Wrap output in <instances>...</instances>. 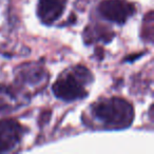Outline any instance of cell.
Listing matches in <instances>:
<instances>
[{"label": "cell", "instance_id": "277c9868", "mask_svg": "<svg viewBox=\"0 0 154 154\" xmlns=\"http://www.w3.org/2000/svg\"><path fill=\"white\" fill-rule=\"evenodd\" d=\"M98 12L105 19L116 24H124L136 12L135 5L126 0H103Z\"/></svg>", "mask_w": 154, "mask_h": 154}, {"label": "cell", "instance_id": "3957f363", "mask_svg": "<svg viewBox=\"0 0 154 154\" xmlns=\"http://www.w3.org/2000/svg\"><path fill=\"white\" fill-rule=\"evenodd\" d=\"M15 80L17 88L30 97L45 88L49 82V73L45 66L36 62L24 63L16 69Z\"/></svg>", "mask_w": 154, "mask_h": 154}, {"label": "cell", "instance_id": "8992f818", "mask_svg": "<svg viewBox=\"0 0 154 154\" xmlns=\"http://www.w3.org/2000/svg\"><path fill=\"white\" fill-rule=\"evenodd\" d=\"M29 101V96L17 87L0 85V113H11Z\"/></svg>", "mask_w": 154, "mask_h": 154}, {"label": "cell", "instance_id": "52a82bcc", "mask_svg": "<svg viewBox=\"0 0 154 154\" xmlns=\"http://www.w3.org/2000/svg\"><path fill=\"white\" fill-rule=\"evenodd\" d=\"M66 5V0H38L37 15L42 23L51 26L62 16Z\"/></svg>", "mask_w": 154, "mask_h": 154}, {"label": "cell", "instance_id": "ba28073f", "mask_svg": "<svg viewBox=\"0 0 154 154\" xmlns=\"http://www.w3.org/2000/svg\"><path fill=\"white\" fill-rule=\"evenodd\" d=\"M114 37L113 31L108 29L107 26H100V24H94V26H86V30L84 33V38L87 43L98 42H109Z\"/></svg>", "mask_w": 154, "mask_h": 154}, {"label": "cell", "instance_id": "7a4b0ae2", "mask_svg": "<svg viewBox=\"0 0 154 154\" xmlns=\"http://www.w3.org/2000/svg\"><path fill=\"white\" fill-rule=\"evenodd\" d=\"M93 79L92 73L88 68L80 64L75 66L58 77L52 91L57 98L71 103L88 96V87L93 82Z\"/></svg>", "mask_w": 154, "mask_h": 154}, {"label": "cell", "instance_id": "9c48e42d", "mask_svg": "<svg viewBox=\"0 0 154 154\" xmlns=\"http://www.w3.org/2000/svg\"><path fill=\"white\" fill-rule=\"evenodd\" d=\"M153 33H154V26H153V12L150 11L143 18V32L141 37L146 41L152 42L153 41Z\"/></svg>", "mask_w": 154, "mask_h": 154}, {"label": "cell", "instance_id": "5b68a950", "mask_svg": "<svg viewBox=\"0 0 154 154\" xmlns=\"http://www.w3.org/2000/svg\"><path fill=\"white\" fill-rule=\"evenodd\" d=\"M24 132V128L17 120H0V153L10 152L17 147L23 137Z\"/></svg>", "mask_w": 154, "mask_h": 154}, {"label": "cell", "instance_id": "6da1fadb", "mask_svg": "<svg viewBox=\"0 0 154 154\" xmlns=\"http://www.w3.org/2000/svg\"><path fill=\"white\" fill-rule=\"evenodd\" d=\"M90 113L97 125L106 130H124L132 125L134 108L120 97L103 98L94 103Z\"/></svg>", "mask_w": 154, "mask_h": 154}]
</instances>
